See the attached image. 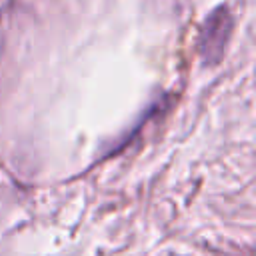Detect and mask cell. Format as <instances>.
Masks as SVG:
<instances>
[{
    "label": "cell",
    "instance_id": "6da1fadb",
    "mask_svg": "<svg viewBox=\"0 0 256 256\" xmlns=\"http://www.w3.org/2000/svg\"><path fill=\"white\" fill-rule=\"evenodd\" d=\"M234 30V18L228 10V6H218L208 14L200 28L198 38V54L204 66H216L228 48V42L232 38Z\"/></svg>",
    "mask_w": 256,
    "mask_h": 256
}]
</instances>
